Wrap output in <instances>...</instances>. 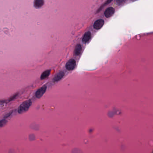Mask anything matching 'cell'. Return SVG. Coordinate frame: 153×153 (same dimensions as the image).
Returning a JSON list of instances; mask_svg holds the SVG:
<instances>
[{"instance_id":"cell-1","label":"cell","mask_w":153,"mask_h":153,"mask_svg":"<svg viewBox=\"0 0 153 153\" xmlns=\"http://www.w3.org/2000/svg\"><path fill=\"white\" fill-rule=\"evenodd\" d=\"M32 102L31 99H28L23 102L19 107L18 111L19 114H23L28 111L32 105Z\"/></svg>"},{"instance_id":"cell-2","label":"cell","mask_w":153,"mask_h":153,"mask_svg":"<svg viewBox=\"0 0 153 153\" xmlns=\"http://www.w3.org/2000/svg\"><path fill=\"white\" fill-rule=\"evenodd\" d=\"M76 66V62L73 59H71L67 61L66 65V68L68 71L74 70Z\"/></svg>"},{"instance_id":"cell-3","label":"cell","mask_w":153,"mask_h":153,"mask_svg":"<svg viewBox=\"0 0 153 153\" xmlns=\"http://www.w3.org/2000/svg\"><path fill=\"white\" fill-rule=\"evenodd\" d=\"M46 89L47 86L45 85L44 86L41 88L39 89L35 93L36 96L38 98H41L43 95V94L45 93Z\"/></svg>"},{"instance_id":"cell-4","label":"cell","mask_w":153,"mask_h":153,"mask_svg":"<svg viewBox=\"0 0 153 153\" xmlns=\"http://www.w3.org/2000/svg\"><path fill=\"white\" fill-rule=\"evenodd\" d=\"M104 24V21L102 19H98L93 24V27L96 30H99L102 27Z\"/></svg>"},{"instance_id":"cell-5","label":"cell","mask_w":153,"mask_h":153,"mask_svg":"<svg viewBox=\"0 0 153 153\" xmlns=\"http://www.w3.org/2000/svg\"><path fill=\"white\" fill-rule=\"evenodd\" d=\"M114 13H115V9L112 7H110L107 8L106 10L104 13V14L107 18H109L111 17L114 14Z\"/></svg>"},{"instance_id":"cell-6","label":"cell","mask_w":153,"mask_h":153,"mask_svg":"<svg viewBox=\"0 0 153 153\" xmlns=\"http://www.w3.org/2000/svg\"><path fill=\"white\" fill-rule=\"evenodd\" d=\"M65 75V73L63 71H60L57 74H56L54 78H53V81L54 82H57L60 81L62 79Z\"/></svg>"},{"instance_id":"cell-7","label":"cell","mask_w":153,"mask_h":153,"mask_svg":"<svg viewBox=\"0 0 153 153\" xmlns=\"http://www.w3.org/2000/svg\"><path fill=\"white\" fill-rule=\"evenodd\" d=\"M91 33L90 31L87 32L85 33L84 35L83 39H82V41L84 43H86L89 41V40L91 39Z\"/></svg>"},{"instance_id":"cell-8","label":"cell","mask_w":153,"mask_h":153,"mask_svg":"<svg viewBox=\"0 0 153 153\" xmlns=\"http://www.w3.org/2000/svg\"><path fill=\"white\" fill-rule=\"evenodd\" d=\"M82 47L80 44H78L75 47L74 50V54L75 56H79L82 51Z\"/></svg>"},{"instance_id":"cell-9","label":"cell","mask_w":153,"mask_h":153,"mask_svg":"<svg viewBox=\"0 0 153 153\" xmlns=\"http://www.w3.org/2000/svg\"><path fill=\"white\" fill-rule=\"evenodd\" d=\"M44 4V0H35L34 2V5L37 8L41 7Z\"/></svg>"},{"instance_id":"cell-10","label":"cell","mask_w":153,"mask_h":153,"mask_svg":"<svg viewBox=\"0 0 153 153\" xmlns=\"http://www.w3.org/2000/svg\"><path fill=\"white\" fill-rule=\"evenodd\" d=\"M51 70H47L45 71H44L42 74L41 77V80L43 79H45L48 76L50 75V74Z\"/></svg>"},{"instance_id":"cell-11","label":"cell","mask_w":153,"mask_h":153,"mask_svg":"<svg viewBox=\"0 0 153 153\" xmlns=\"http://www.w3.org/2000/svg\"><path fill=\"white\" fill-rule=\"evenodd\" d=\"M126 0H116V2L119 5H122L124 3Z\"/></svg>"},{"instance_id":"cell-12","label":"cell","mask_w":153,"mask_h":153,"mask_svg":"<svg viewBox=\"0 0 153 153\" xmlns=\"http://www.w3.org/2000/svg\"><path fill=\"white\" fill-rule=\"evenodd\" d=\"M6 122H7V121L4 120L1 121H0V125H1V126L2 127L3 125H5Z\"/></svg>"},{"instance_id":"cell-13","label":"cell","mask_w":153,"mask_h":153,"mask_svg":"<svg viewBox=\"0 0 153 153\" xmlns=\"http://www.w3.org/2000/svg\"><path fill=\"white\" fill-rule=\"evenodd\" d=\"M12 112H10L9 113V114H7V115L6 116H5V117H9V116L12 114Z\"/></svg>"},{"instance_id":"cell-14","label":"cell","mask_w":153,"mask_h":153,"mask_svg":"<svg viewBox=\"0 0 153 153\" xmlns=\"http://www.w3.org/2000/svg\"><path fill=\"white\" fill-rule=\"evenodd\" d=\"M17 95V94H16V95H14V96H13V97L11 98H10V100H13V99H14V98L16 97V96Z\"/></svg>"}]
</instances>
